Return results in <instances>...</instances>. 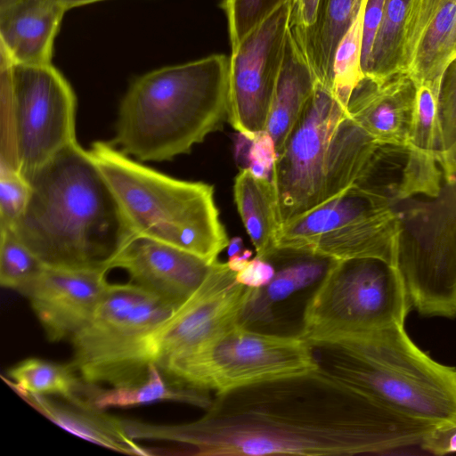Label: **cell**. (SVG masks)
I'll return each mask as SVG.
<instances>
[{"label":"cell","instance_id":"cell-1","mask_svg":"<svg viewBox=\"0 0 456 456\" xmlns=\"http://www.w3.org/2000/svg\"><path fill=\"white\" fill-rule=\"evenodd\" d=\"M200 419L130 420L134 439L169 441L203 456H339L419 444L434 423L397 413L319 368L216 395Z\"/></svg>","mask_w":456,"mask_h":456},{"label":"cell","instance_id":"cell-2","mask_svg":"<svg viewBox=\"0 0 456 456\" xmlns=\"http://www.w3.org/2000/svg\"><path fill=\"white\" fill-rule=\"evenodd\" d=\"M28 181L27 208L7 230L45 265L110 271L135 233L88 150L68 145Z\"/></svg>","mask_w":456,"mask_h":456},{"label":"cell","instance_id":"cell-3","mask_svg":"<svg viewBox=\"0 0 456 456\" xmlns=\"http://www.w3.org/2000/svg\"><path fill=\"white\" fill-rule=\"evenodd\" d=\"M228 72L229 57L212 54L136 77L119 103L111 142L141 162L189 153L227 117Z\"/></svg>","mask_w":456,"mask_h":456},{"label":"cell","instance_id":"cell-4","mask_svg":"<svg viewBox=\"0 0 456 456\" xmlns=\"http://www.w3.org/2000/svg\"><path fill=\"white\" fill-rule=\"evenodd\" d=\"M318 368L406 417L456 420V367L422 351L404 325L311 345Z\"/></svg>","mask_w":456,"mask_h":456},{"label":"cell","instance_id":"cell-5","mask_svg":"<svg viewBox=\"0 0 456 456\" xmlns=\"http://www.w3.org/2000/svg\"><path fill=\"white\" fill-rule=\"evenodd\" d=\"M88 151L136 235L179 248L209 263L218 260L230 240L211 184L167 175L112 142L95 141Z\"/></svg>","mask_w":456,"mask_h":456},{"label":"cell","instance_id":"cell-6","mask_svg":"<svg viewBox=\"0 0 456 456\" xmlns=\"http://www.w3.org/2000/svg\"><path fill=\"white\" fill-rule=\"evenodd\" d=\"M176 308L136 283H109L92 318L70 338L71 363L90 384L143 381L154 362V335Z\"/></svg>","mask_w":456,"mask_h":456},{"label":"cell","instance_id":"cell-7","mask_svg":"<svg viewBox=\"0 0 456 456\" xmlns=\"http://www.w3.org/2000/svg\"><path fill=\"white\" fill-rule=\"evenodd\" d=\"M0 67V161L28 179L77 142V98L52 63Z\"/></svg>","mask_w":456,"mask_h":456},{"label":"cell","instance_id":"cell-8","mask_svg":"<svg viewBox=\"0 0 456 456\" xmlns=\"http://www.w3.org/2000/svg\"><path fill=\"white\" fill-rule=\"evenodd\" d=\"M411 307L397 266L332 259L305 302L298 335L314 345L404 325Z\"/></svg>","mask_w":456,"mask_h":456},{"label":"cell","instance_id":"cell-9","mask_svg":"<svg viewBox=\"0 0 456 456\" xmlns=\"http://www.w3.org/2000/svg\"><path fill=\"white\" fill-rule=\"evenodd\" d=\"M402 233L392 198L352 186L282 224L276 248L333 260L377 258L397 266Z\"/></svg>","mask_w":456,"mask_h":456},{"label":"cell","instance_id":"cell-10","mask_svg":"<svg viewBox=\"0 0 456 456\" xmlns=\"http://www.w3.org/2000/svg\"><path fill=\"white\" fill-rule=\"evenodd\" d=\"M318 369L311 345L299 335L236 324L160 369L170 380L216 395Z\"/></svg>","mask_w":456,"mask_h":456},{"label":"cell","instance_id":"cell-11","mask_svg":"<svg viewBox=\"0 0 456 456\" xmlns=\"http://www.w3.org/2000/svg\"><path fill=\"white\" fill-rule=\"evenodd\" d=\"M345 113L332 91L316 81L273 172L281 225L321 204L329 144Z\"/></svg>","mask_w":456,"mask_h":456},{"label":"cell","instance_id":"cell-12","mask_svg":"<svg viewBox=\"0 0 456 456\" xmlns=\"http://www.w3.org/2000/svg\"><path fill=\"white\" fill-rule=\"evenodd\" d=\"M289 0L231 49L227 118L251 139L265 131L289 32Z\"/></svg>","mask_w":456,"mask_h":456},{"label":"cell","instance_id":"cell-13","mask_svg":"<svg viewBox=\"0 0 456 456\" xmlns=\"http://www.w3.org/2000/svg\"><path fill=\"white\" fill-rule=\"evenodd\" d=\"M251 288L240 283L227 262L216 261L200 287L156 331L154 362L164 368L178 356L238 324Z\"/></svg>","mask_w":456,"mask_h":456},{"label":"cell","instance_id":"cell-14","mask_svg":"<svg viewBox=\"0 0 456 456\" xmlns=\"http://www.w3.org/2000/svg\"><path fill=\"white\" fill-rule=\"evenodd\" d=\"M102 267L44 265L22 292L51 342L71 338L94 314L108 286Z\"/></svg>","mask_w":456,"mask_h":456},{"label":"cell","instance_id":"cell-15","mask_svg":"<svg viewBox=\"0 0 456 456\" xmlns=\"http://www.w3.org/2000/svg\"><path fill=\"white\" fill-rule=\"evenodd\" d=\"M456 59V0H411L402 31L398 69L415 86L441 92Z\"/></svg>","mask_w":456,"mask_h":456},{"label":"cell","instance_id":"cell-16","mask_svg":"<svg viewBox=\"0 0 456 456\" xmlns=\"http://www.w3.org/2000/svg\"><path fill=\"white\" fill-rule=\"evenodd\" d=\"M214 263L135 234L110 261L109 270H126L134 283L178 307L200 287Z\"/></svg>","mask_w":456,"mask_h":456},{"label":"cell","instance_id":"cell-17","mask_svg":"<svg viewBox=\"0 0 456 456\" xmlns=\"http://www.w3.org/2000/svg\"><path fill=\"white\" fill-rule=\"evenodd\" d=\"M415 94L413 81L402 70L382 77L364 75L353 90L346 111L379 146L405 151Z\"/></svg>","mask_w":456,"mask_h":456},{"label":"cell","instance_id":"cell-18","mask_svg":"<svg viewBox=\"0 0 456 456\" xmlns=\"http://www.w3.org/2000/svg\"><path fill=\"white\" fill-rule=\"evenodd\" d=\"M416 86L415 105L407 146L406 161L394 198H436L444 186L440 166V93L428 85Z\"/></svg>","mask_w":456,"mask_h":456},{"label":"cell","instance_id":"cell-19","mask_svg":"<svg viewBox=\"0 0 456 456\" xmlns=\"http://www.w3.org/2000/svg\"><path fill=\"white\" fill-rule=\"evenodd\" d=\"M65 12L59 0H12L0 5L1 55L13 63L51 64Z\"/></svg>","mask_w":456,"mask_h":456},{"label":"cell","instance_id":"cell-20","mask_svg":"<svg viewBox=\"0 0 456 456\" xmlns=\"http://www.w3.org/2000/svg\"><path fill=\"white\" fill-rule=\"evenodd\" d=\"M279 262L273 280L265 287L251 289L238 324L260 330L273 322L274 307L288 298L317 285L332 259L289 249H277L268 259Z\"/></svg>","mask_w":456,"mask_h":456},{"label":"cell","instance_id":"cell-21","mask_svg":"<svg viewBox=\"0 0 456 456\" xmlns=\"http://www.w3.org/2000/svg\"><path fill=\"white\" fill-rule=\"evenodd\" d=\"M19 395L52 422L88 442L125 454H155L126 434L121 419L107 414L90 402L74 403L30 393Z\"/></svg>","mask_w":456,"mask_h":456},{"label":"cell","instance_id":"cell-22","mask_svg":"<svg viewBox=\"0 0 456 456\" xmlns=\"http://www.w3.org/2000/svg\"><path fill=\"white\" fill-rule=\"evenodd\" d=\"M315 85L313 70L289 32L265 129L274 142L277 154L301 115Z\"/></svg>","mask_w":456,"mask_h":456},{"label":"cell","instance_id":"cell-23","mask_svg":"<svg viewBox=\"0 0 456 456\" xmlns=\"http://www.w3.org/2000/svg\"><path fill=\"white\" fill-rule=\"evenodd\" d=\"M233 198L256 256L268 260L277 250L276 236L281 226L273 183L248 168H240L234 179Z\"/></svg>","mask_w":456,"mask_h":456},{"label":"cell","instance_id":"cell-24","mask_svg":"<svg viewBox=\"0 0 456 456\" xmlns=\"http://www.w3.org/2000/svg\"><path fill=\"white\" fill-rule=\"evenodd\" d=\"M379 147L346 111L329 144L322 202L352 187Z\"/></svg>","mask_w":456,"mask_h":456},{"label":"cell","instance_id":"cell-25","mask_svg":"<svg viewBox=\"0 0 456 456\" xmlns=\"http://www.w3.org/2000/svg\"><path fill=\"white\" fill-rule=\"evenodd\" d=\"M152 362L147 377L138 384L102 389L93 385L89 393L91 403L100 410L110 407H130L159 401L187 403L207 410L212 403L208 391L177 384L167 378Z\"/></svg>","mask_w":456,"mask_h":456},{"label":"cell","instance_id":"cell-26","mask_svg":"<svg viewBox=\"0 0 456 456\" xmlns=\"http://www.w3.org/2000/svg\"><path fill=\"white\" fill-rule=\"evenodd\" d=\"M77 372L71 362L65 364L30 357L9 368L7 377L3 376V379L17 395L30 393L74 403L90 402L91 384Z\"/></svg>","mask_w":456,"mask_h":456},{"label":"cell","instance_id":"cell-27","mask_svg":"<svg viewBox=\"0 0 456 456\" xmlns=\"http://www.w3.org/2000/svg\"><path fill=\"white\" fill-rule=\"evenodd\" d=\"M364 0H322L306 62L318 83L332 91L337 47L356 18Z\"/></svg>","mask_w":456,"mask_h":456},{"label":"cell","instance_id":"cell-28","mask_svg":"<svg viewBox=\"0 0 456 456\" xmlns=\"http://www.w3.org/2000/svg\"><path fill=\"white\" fill-rule=\"evenodd\" d=\"M430 203L420 211L430 235L417 242V248L430 264L456 270V176Z\"/></svg>","mask_w":456,"mask_h":456},{"label":"cell","instance_id":"cell-29","mask_svg":"<svg viewBox=\"0 0 456 456\" xmlns=\"http://www.w3.org/2000/svg\"><path fill=\"white\" fill-rule=\"evenodd\" d=\"M410 1H384L381 24L374 43L370 67L364 75L382 77L400 70V42Z\"/></svg>","mask_w":456,"mask_h":456},{"label":"cell","instance_id":"cell-30","mask_svg":"<svg viewBox=\"0 0 456 456\" xmlns=\"http://www.w3.org/2000/svg\"><path fill=\"white\" fill-rule=\"evenodd\" d=\"M366 0L340 40L333 61L332 93L346 108L353 90L364 77L362 69V17Z\"/></svg>","mask_w":456,"mask_h":456},{"label":"cell","instance_id":"cell-31","mask_svg":"<svg viewBox=\"0 0 456 456\" xmlns=\"http://www.w3.org/2000/svg\"><path fill=\"white\" fill-rule=\"evenodd\" d=\"M45 265L12 230H0V283L21 293Z\"/></svg>","mask_w":456,"mask_h":456},{"label":"cell","instance_id":"cell-32","mask_svg":"<svg viewBox=\"0 0 456 456\" xmlns=\"http://www.w3.org/2000/svg\"><path fill=\"white\" fill-rule=\"evenodd\" d=\"M440 166L444 184L456 176V59L447 69L439 95Z\"/></svg>","mask_w":456,"mask_h":456},{"label":"cell","instance_id":"cell-33","mask_svg":"<svg viewBox=\"0 0 456 456\" xmlns=\"http://www.w3.org/2000/svg\"><path fill=\"white\" fill-rule=\"evenodd\" d=\"M289 0H222L228 26L231 48Z\"/></svg>","mask_w":456,"mask_h":456},{"label":"cell","instance_id":"cell-34","mask_svg":"<svg viewBox=\"0 0 456 456\" xmlns=\"http://www.w3.org/2000/svg\"><path fill=\"white\" fill-rule=\"evenodd\" d=\"M30 192L28 179L0 161V230L12 229L27 208Z\"/></svg>","mask_w":456,"mask_h":456},{"label":"cell","instance_id":"cell-35","mask_svg":"<svg viewBox=\"0 0 456 456\" xmlns=\"http://www.w3.org/2000/svg\"><path fill=\"white\" fill-rule=\"evenodd\" d=\"M277 157L274 142L266 131L251 139L237 134L235 159L240 168H248L256 176L272 181Z\"/></svg>","mask_w":456,"mask_h":456},{"label":"cell","instance_id":"cell-36","mask_svg":"<svg viewBox=\"0 0 456 456\" xmlns=\"http://www.w3.org/2000/svg\"><path fill=\"white\" fill-rule=\"evenodd\" d=\"M289 33L306 60L317 24L322 0H289Z\"/></svg>","mask_w":456,"mask_h":456},{"label":"cell","instance_id":"cell-37","mask_svg":"<svg viewBox=\"0 0 456 456\" xmlns=\"http://www.w3.org/2000/svg\"><path fill=\"white\" fill-rule=\"evenodd\" d=\"M385 0H366L362 17V69L370 67L374 43L381 24Z\"/></svg>","mask_w":456,"mask_h":456},{"label":"cell","instance_id":"cell-38","mask_svg":"<svg viewBox=\"0 0 456 456\" xmlns=\"http://www.w3.org/2000/svg\"><path fill=\"white\" fill-rule=\"evenodd\" d=\"M419 445L435 455L456 452V420L434 425L422 436Z\"/></svg>","mask_w":456,"mask_h":456},{"label":"cell","instance_id":"cell-39","mask_svg":"<svg viewBox=\"0 0 456 456\" xmlns=\"http://www.w3.org/2000/svg\"><path fill=\"white\" fill-rule=\"evenodd\" d=\"M274 274L275 267L272 262L256 256L249 260L242 270L236 273V278L248 288L260 289L266 286Z\"/></svg>","mask_w":456,"mask_h":456},{"label":"cell","instance_id":"cell-40","mask_svg":"<svg viewBox=\"0 0 456 456\" xmlns=\"http://www.w3.org/2000/svg\"><path fill=\"white\" fill-rule=\"evenodd\" d=\"M251 256V250L243 249L242 252L230 256L227 264L232 271L238 273L246 266L248 262L250 260Z\"/></svg>","mask_w":456,"mask_h":456},{"label":"cell","instance_id":"cell-41","mask_svg":"<svg viewBox=\"0 0 456 456\" xmlns=\"http://www.w3.org/2000/svg\"><path fill=\"white\" fill-rule=\"evenodd\" d=\"M227 248H228L229 257L242 252L243 251V241H242V240L240 237L232 238L230 240Z\"/></svg>","mask_w":456,"mask_h":456},{"label":"cell","instance_id":"cell-42","mask_svg":"<svg viewBox=\"0 0 456 456\" xmlns=\"http://www.w3.org/2000/svg\"><path fill=\"white\" fill-rule=\"evenodd\" d=\"M102 0H59L61 5L67 10Z\"/></svg>","mask_w":456,"mask_h":456},{"label":"cell","instance_id":"cell-43","mask_svg":"<svg viewBox=\"0 0 456 456\" xmlns=\"http://www.w3.org/2000/svg\"><path fill=\"white\" fill-rule=\"evenodd\" d=\"M10 1H12V0H0V5H3Z\"/></svg>","mask_w":456,"mask_h":456}]
</instances>
